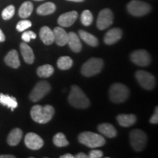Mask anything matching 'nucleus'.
Masks as SVG:
<instances>
[{
  "label": "nucleus",
  "mask_w": 158,
  "mask_h": 158,
  "mask_svg": "<svg viewBox=\"0 0 158 158\" xmlns=\"http://www.w3.org/2000/svg\"><path fill=\"white\" fill-rule=\"evenodd\" d=\"M75 157L71 154H65L64 155H62L60 158H74Z\"/></svg>",
  "instance_id": "obj_39"
},
{
  "label": "nucleus",
  "mask_w": 158,
  "mask_h": 158,
  "mask_svg": "<svg viewBox=\"0 0 158 158\" xmlns=\"http://www.w3.org/2000/svg\"><path fill=\"white\" fill-rule=\"evenodd\" d=\"M54 41L59 46H64L68 44V34L62 27H57L54 29Z\"/></svg>",
  "instance_id": "obj_15"
},
{
  "label": "nucleus",
  "mask_w": 158,
  "mask_h": 158,
  "mask_svg": "<svg viewBox=\"0 0 158 158\" xmlns=\"http://www.w3.org/2000/svg\"><path fill=\"white\" fill-rule=\"evenodd\" d=\"M68 43L69 45V47L73 52L78 53L81 51L82 49V44L81 42L80 38L78 36L76 33L71 32L68 33Z\"/></svg>",
  "instance_id": "obj_16"
},
{
  "label": "nucleus",
  "mask_w": 158,
  "mask_h": 158,
  "mask_svg": "<svg viewBox=\"0 0 158 158\" xmlns=\"http://www.w3.org/2000/svg\"><path fill=\"white\" fill-rule=\"evenodd\" d=\"M15 7L13 5H9L3 10L2 13V17L4 20H9L13 18L15 14Z\"/></svg>",
  "instance_id": "obj_31"
},
{
  "label": "nucleus",
  "mask_w": 158,
  "mask_h": 158,
  "mask_svg": "<svg viewBox=\"0 0 158 158\" xmlns=\"http://www.w3.org/2000/svg\"><path fill=\"white\" fill-rule=\"evenodd\" d=\"M135 78L139 84L145 89L152 90L155 87V77L149 72L144 70H138L135 73Z\"/></svg>",
  "instance_id": "obj_9"
},
{
  "label": "nucleus",
  "mask_w": 158,
  "mask_h": 158,
  "mask_svg": "<svg viewBox=\"0 0 158 158\" xmlns=\"http://www.w3.org/2000/svg\"><path fill=\"white\" fill-rule=\"evenodd\" d=\"M35 1H42V0H35Z\"/></svg>",
  "instance_id": "obj_41"
},
{
  "label": "nucleus",
  "mask_w": 158,
  "mask_h": 158,
  "mask_svg": "<svg viewBox=\"0 0 158 158\" xmlns=\"http://www.w3.org/2000/svg\"><path fill=\"white\" fill-rule=\"evenodd\" d=\"M37 35L34 31H27L25 32H23L21 36V38L25 43H29L30 42L31 39H35L36 38Z\"/></svg>",
  "instance_id": "obj_33"
},
{
  "label": "nucleus",
  "mask_w": 158,
  "mask_h": 158,
  "mask_svg": "<svg viewBox=\"0 0 158 158\" xmlns=\"http://www.w3.org/2000/svg\"><path fill=\"white\" fill-rule=\"evenodd\" d=\"M68 1L76 2H84V1H85V0H68Z\"/></svg>",
  "instance_id": "obj_40"
},
{
  "label": "nucleus",
  "mask_w": 158,
  "mask_h": 158,
  "mask_svg": "<svg viewBox=\"0 0 158 158\" xmlns=\"http://www.w3.org/2000/svg\"><path fill=\"white\" fill-rule=\"evenodd\" d=\"M73 59L69 56H62L57 61V66L60 70H69L73 66Z\"/></svg>",
  "instance_id": "obj_28"
},
{
  "label": "nucleus",
  "mask_w": 158,
  "mask_h": 158,
  "mask_svg": "<svg viewBox=\"0 0 158 158\" xmlns=\"http://www.w3.org/2000/svg\"><path fill=\"white\" fill-rule=\"evenodd\" d=\"M40 37L45 45H51L54 42V31L48 27H43L40 30Z\"/></svg>",
  "instance_id": "obj_19"
},
{
  "label": "nucleus",
  "mask_w": 158,
  "mask_h": 158,
  "mask_svg": "<svg viewBox=\"0 0 158 158\" xmlns=\"http://www.w3.org/2000/svg\"><path fill=\"white\" fill-rule=\"evenodd\" d=\"M122 37V30L119 28H114L108 30L104 37V42L107 45H113L118 42Z\"/></svg>",
  "instance_id": "obj_14"
},
{
  "label": "nucleus",
  "mask_w": 158,
  "mask_h": 158,
  "mask_svg": "<svg viewBox=\"0 0 158 158\" xmlns=\"http://www.w3.org/2000/svg\"><path fill=\"white\" fill-rule=\"evenodd\" d=\"M103 64L102 59L100 58H91L82 65L81 71L84 76H93L101 72Z\"/></svg>",
  "instance_id": "obj_5"
},
{
  "label": "nucleus",
  "mask_w": 158,
  "mask_h": 158,
  "mask_svg": "<svg viewBox=\"0 0 158 158\" xmlns=\"http://www.w3.org/2000/svg\"><path fill=\"white\" fill-rule=\"evenodd\" d=\"M0 104L11 108L12 111H13L14 108L18 106L17 100L14 97H10L8 94H4L2 93L0 94Z\"/></svg>",
  "instance_id": "obj_23"
},
{
  "label": "nucleus",
  "mask_w": 158,
  "mask_h": 158,
  "mask_svg": "<svg viewBox=\"0 0 158 158\" xmlns=\"http://www.w3.org/2000/svg\"><path fill=\"white\" fill-rule=\"evenodd\" d=\"M79 37L81 38L85 43H87L88 45H91V46H98V39L95 36H94L93 35L90 34V33L87 32V31L84 30H79Z\"/></svg>",
  "instance_id": "obj_24"
},
{
  "label": "nucleus",
  "mask_w": 158,
  "mask_h": 158,
  "mask_svg": "<svg viewBox=\"0 0 158 158\" xmlns=\"http://www.w3.org/2000/svg\"><path fill=\"white\" fill-rule=\"evenodd\" d=\"M149 121L152 124H157L158 123V108L157 107L155 108V114H154L150 118Z\"/></svg>",
  "instance_id": "obj_35"
},
{
  "label": "nucleus",
  "mask_w": 158,
  "mask_h": 158,
  "mask_svg": "<svg viewBox=\"0 0 158 158\" xmlns=\"http://www.w3.org/2000/svg\"><path fill=\"white\" fill-rule=\"evenodd\" d=\"M15 156L12 155H0V158H15Z\"/></svg>",
  "instance_id": "obj_38"
},
{
  "label": "nucleus",
  "mask_w": 158,
  "mask_h": 158,
  "mask_svg": "<svg viewBox=\"0 0 158 158\" xmlns=\"http://www.w3.org/2000/svg\"><path fill=\"white\" fill-rule=\"evenodd\" d=\"M68 101L73 107L79 109L87 108L90 106V101L81 89L76 85L71 86L70 93L68 97Z\"/></svg>",
  "instance_id": "obj_2"
},
{
  "label": "nucleus",
  "mask_w": 158,
  "mask_h": 158,
  "mask_svg": "<svg viewBox=\"0 0 158 158\" xmlns=\"http://www.w3.org/2000/svg\"><path fill=\"white\" fill-rule=\"evenodd\" d=\"M78 141L86 147L92 148L101 147L106 144V139L100 134L86 131L78 135Z\"/></svg>",
  "instance_id": "obj_3"
},
{
  "label": "nucleus",
  "mask_w": 158,
  "mask_h": 158,
  "mask_svg": "<svg viewBox=\"0 0 158 158\" xmlns=\"http://www.w3.org/2000/svg\"><path fill=\"white\" fill-rule=\"evenodd\" d=\"M5 40V35H4L3 31H2L1 29H0V43L4 42Z\"/></svg>",
  "instance_id": "obj_37"
},
{
  "label": "nucleus",
  "mask_w": 158,
  "mask_h": 158,
  "mask_svg": "<svg viewBox=\"0 0 158 158\" xmlns=\"http://www.w3.org/2000/svg\"><path fill=\"white\" fill-rule=\"evenodd\" d=\"M34 6L31 2L27 1L23 2L20 7L19 10V15L21 19H27L32 13Z\"/></svg>",
  "instance_id": "obj_26"
},
{
  "label": "nucleus",
  "mask_w": 158,
  "mask_h": 158,
  "mask_svg": "<svg viewBox=\"0 0 158 158\" xmlns=\"http://www.w3.org/2000/svg\"><path fill=\"white\" fill-rule=\"evenodd\" d=\"M56 10V5L53 2H46L39 6L37 9V13L40 15H48L52 14Z\"/></svg>",
  "instance_id": "obj_25"
},
{
  "label": "nucleus",
  "mask_w": 158,
  "mask_h": 158,
  "mask_svg": "<svg viewBox=\"0 0 158 158\" xmlns=\"http://www.w3.org/2000/svg\"><path fill=\"white\" fill-rule=\"evenodd\" d=\"M74 157H76V158H87L88 155H86L85 153L81 152V153L77 154V155L76 156H74Z\"/></svg>",
  "instance_id": "obj_36"
},
{
  "label": "nucleus",
  "mask_w": 158,
  "mask_h": 158,
  "mask_svg": "<svg viewBox=\"0 0 158 158\" xmlns=\"http://www.w3.org/2000/svg\"><path fill=\"white\" fill-rule=\"evenodd\" d=\"M127 11L133 16L141 17L151 11V5L140 0H132L127 5Z\"/></svg>",
  "instance_id": "obj_6"
},
{
  "label": "nucleus",
  "mask_w": 158,
  "mask_h": 158,
  "mask_svg": "<svg viewBox=\"0 0 158 158\" xmlns=\"http://www.w3.org/2000/svg\"><path fill=\"white\" fill-rule=\"evenodd\" d=\"M51 91V86L46 81H41L35 85L31 92L29 99L32 102H37L46 96Z\"/></svg>",
  "instance_id": "obj_8"
},
{
  "label": "nucleus",
  "mask_w": 158,
  "mask_h": 158,
  "mask_svg": "<svg viewBox=\"0 0 158 158\" xmlns=\"http://www.w3.org/2000/svg\"><path fill=\"white\" fill-rule=\"evenodd\" d=\"M54 69L50 64H44L39 67L37 70V73L40 78H48L54 73Z\"/></svg>",
  "instance_id": "obj_27"
},
{
  "label": "nucleus",
  "mask_w": 158,
  "mask_h": 158,
  "mask_svg": "<svg viewBox=\"0 0 158 158\" xmlns=\"http://www.w3.org/2000/svg\"><path fill=\"white\" fill-rule=\"evenodd\" d=\"M130 90L125 85L116 83L111 85L109 89L110 100L114 103H122L129 98Z\"/></svg>",
  "instance_id": "obj_4"
},
{
  "label": "nucleus",
  "mask_w": 158,
  "mask_h": 158,
  "mask_svg": "<svg viewBox=\"0 0 158 158\" xmlns=\"http://www.w3.org/2000/svg\"><path fill=\"white\" fill-rule=\"evenodd\" d=\"M53 142L57 147H64L69 145V142L62 133H58L54 136Z\"/></svg>",
  "instance_id": "obj_29"
},
{
  "label": "nucleus",
  "mask_w": 158,
  "mask_h": 158,
  "mask_svg": "<svg viewBox=\"0 0 158 158\" xmlns=\"http://www.w3.org/2000/svg\"><path fill=\"white\" fill-rule=\"evenodd\" d=\"M103 156V153L100 150H97L94 149L90 151L88 157L89 158H100Z\"/></svg>",
  "instance_id": "obj_34"
},
{
  "label": "nucleus",
  "mask_w": 158,
  "mask_h": 158,
  "mask_svg": "<svg viewBox=\"0 0 158 158\" xmlns=\"http://www.w3.org/2000/svg\"><path fill=\"white\" fill-rule=\"evenodd\" d=\"M25 145L29 149L37 150L43 147L44 142L40 136L35 133H29L25 136Z\"/></svg>",
  "instance_id": "obj_12"
},
{
  "label": "nucleus",
  "mask_w": 158,
  "mask_h": 158,
  "mask_svg": "<svg viewBox=\"0 0 158 158\" xmlns=\"http://www.w3.org/2000/svg\"><path fill=\"white\" fill-rule=\"evenodd\" d=\"M54 108L50 105L41 106L35 105L31 108V117L35 122L39 124H46L50 122L54 115Z\"/></svg>",
  "instance_id": "obj_1"
},
{
  "label": "nucleus",
  "mask_w": 158,
  "mask_h": 158,
  "mask_svg": "<svg viewBox=\"0 0 158 158\" xmlns=\"http://www.w3.org/2000/svg\"><path fill=\"white\" fill-rule=\"evenodd\" d=\"M98 130L102 135L110 138L116 137L117 135V131H116V128L111 124L109 123L100 124L98 127Z\"/></svg>",
  "instance_id": "obj_21"
},
{
  "label": "nucleus",
  "mask_w": 158,
  "mask_h": 158,
  "mask_svg": "<svg viewBox=\"0 0 158 158\" xmlns=\"http://www.w3.org/2000/svg\"><path fill=\"white\" fill-rule=\"evenodd\" d=\"M5 62L7 65H8L10 68L16 69L19 68L21 62L19 57V54H18L16 50H11L7 53L5 57Z\"/></svg>",
  "instance_id": "obj_17"
},
{
  "label": "nucleus",
  "mask_w": 158,
  "mask_h": 158,
  "mask_svg": "<svg viewBox=\"0 0 158 158\" xmlns=\"http://www.w3.org/2000/svg\"><path fill=\"white\" fill-rule=\"evenodd\" d=\"M130 145L136 152H141L146 147L147 142V136L143 131L135 129L130 133Z\"/></svg>",
  "instance_id": "obj_7"
},
{
  "label": "nucleus",
  "mask_w": 158,
  "mask_h": 158,
  "mask_svg": "<svg viewBox=\"0 0 158 158\" xmlns=\"http://www.w3.org/2000/svg\"><path fill=\"white\" fill-rule=\"evenodd\" d=\"M114 22V14L110 9L106 8L100 12L97 21V27L100 30L108 28Z\"/></svg>",
  "instance_id": "obj_10"
},
{
  "label": "nucleus",
  "mask_w": 158,
  "mask_h": 158,
  "mask_svg": "<svg viewBox=\"0 0 158 158\" xmlns=\"http://www.w3.org/2000/svg\"><path fill=\"white\" fill-rule=\"evenodd\" d=\"M78 14L76 11H70L63 13L58 19V23L61 27H70L78 19Z\"/></svg>",
  "instance_id": "obj_13"
},
{
  "label": "nucleus",
  "mask_w": 158,
  "mask_h": 158,
  "mask_svg": "<svg viewBox=\"0 0 158 158\" xmlns=\"http://www.w3.org/2000/svg\"><path fill=\"white\" fill-rule=\"evenodd\" d=\"M130 59L134 64L141 67L148 66L151 63V56L146 50H137L130 54Z\"/></svg>",
  "instance_id": "obj_11"
},
{
  "label": "nucleus",
  "mask_w": 158,
  "mask_h": 158,
  "mask_svg": "<svg viewBox=\"0 0 158 158\" xmlns=\"http://www.w3.org/2000/svg\"><path fill=\"white\" fill-rule=\"evenodd\" d=\"M81 23L86 27H88L92 24V21H93V15L92 13H91L89 10H86L82 13L81 15Z\"/></svg>",
  "instance_id": "obj_30"
},
{
  "label": "nucleus",
  "mask_w": 158,
  "mask_h": 158,
  "mask_svg": "<svg viewBox=\"0 0 158 158\" xmlns=\"http://www.w3.org/2000/svg\"><path fill=\"white\" fill-rule=\"evenodd\" d=\"M31 27V22L29 20L20 21L16 25V29L19 31H23Z\"/></svg>",
  "instance_id": "obj_32"
},
{
  "label": "nucleus",
  "mask_w": 158,
  "mask_h": 158,
  "mask_svg": "<svg viewBox=\"0 0 158 158\" xmlns=\"http://www.w3.org/2000/svg\"><path fill=\"white\" fill-rule=\"evenodd\" d=\"M116 119L118 123L124 127L133 125L137 121V118L134 114H119L116 117Z\"/></svg>",
  "instance_id": "obj_20"
},
{
  "label": "nucleus",
  "mask_w": 158,
  "mask_h": 158,
  "mask_svg": "<svg viewBox=\"0 0 158 158\" xmlns=\"http://www.w3.org/2000/svg\"><path fill=\"white\" fill-rule=\"evenodd\" d=\"M20 49L25 62L29 64H32L35 60V55L31 47L26 43H21L20 45Z\"/></svg>",
  "instance_id": "obj_18"
},
{
  "label": "nucleus",
  "mask_w": 158,
  "mask_h": 158,
  "mask_svg": "<svg viewBox=\"0 0 158 158\" xmlns=\"http://www.w3.org/2000/svg\"><path fill=\"white\" fill-rule=\"evenodd\" d=\"M23 136V132L20 128H15V129L12 130L11 132L7 136V143L10 146L14 147L17 146L20 143L21 138Z\"/></svg>",
  "instance_id": "obj_22"
}]
</instances>
